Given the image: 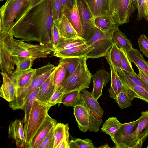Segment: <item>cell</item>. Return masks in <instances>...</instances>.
Wrapping results in <instances>:
<instances>
[{
    "label": "cell",
    "instance_id": "1",
    "mask_svg": "<svg viewBox=\"0 0 148 148\" xmlns=\"http://www.w3.org/2000/svg\"><path fill=\"white\" fill-rule=\"evenodd\" d=\"M54 24L51 0H38L15 21L11 33L25 42L51 43Z\"/></svg>",
    "mask_w": 148,
    "mask_h": 148
},
{
    "label": "cell",
    "instance_id": "2",
    "mask_svg": "<svg viewBox=\"0 0 148 148\" xmlns=\"http://www.w3.org/2000/svg\"><path fill=\"white\" fill-rule=\"evenodd\" d=\"M14 37L10 33L0 30V40L3 42L16 66L27 58L34 60L47 57L55 51L51 43L32 44L21 39H15Z\"/></svg>",
    "mask_w": 148,
    "mask_h": 148
},
{
    "label": "cell",
    "instance_id": "3",
    "mask_svg": "<svg viewBox=\"0 0 148 148\" xmlns=\"http://www.w3.org/2000/svg\"><path fill=\"white\" fill-rule=\"evenodd\" d=\"M56 67L49 63L44 66L36 69L35 74L30 82L19 90L15 95L14 100L9 102L10 107L13 110H23L29 96L34 91L41 86Z\"/></svg>",
    "mask_w": 148,
    "mask_h": 148
},
{
    "label": "cell",
    "instance_id": "4",
    "mask_svg": "<svg viewBox=\"0 0 148 148\" xmlns=\"http://www.w3.org/2000/svg\"><path fill=\"white\" fill-rule=\"evenodd\" d=\"M51 106L49 103H43L37 99L33 104L29 115L23 119L25 148H27L38 130L49 115L48 112Z\"/></svg>",
    "mask_w": 148,
    "mask_h": 148
},
{
    "label": "cell",
    "instance_id": "5",
    "mask_svg": "<svg viewBox=\"0 0 148 148\" xmlns=\"http://www.w3.org/2000/svg\"><path fill=\"white\" fill-rule=\"evenodd\" d=\"M87 59L86 57H82L75 71L66 76L59 87L64 93L74 90L81 91L89 88L92 74L87 66Z\"/></svg>",
    "mask_w": 148,
    "mask_h": 148
},
{
    "label": "cell",
    "instance_id": "6",
    "mask_svg": "<svg viewBox=\"0 0 148 148\" xmlns=\"http://www.w3.org/2000/svg\"><path fill=\"white\" fill-rule=\"evenodd\" d=\"M35 2L25 0H6L0 8V30L11 33L15 21Z\"/></svg>",
    "mask_w": 148,
    "mask_h": 148
},
{
    "label": "cell",
    "instance_id": "7",
    "mask_svg": "<svg viewBox=\"0 0 148 148\" xmlns=\"http://www.w3.org/2000/svg\"><path fill=\"white\" fill-rule=\"evenodd\" d=\"M108 12L119 25L130 21L137 9L136 0H108Z\"/></svg>",
    "mask_w": 148,
    "mask_h": 148
},
{
    "label": "cell",
    "instance_id": "8",
    "mask_svg": "<svg viewBox=\"0 0 148 148\" xmlns=\"http://www.w3.org/2000/svg\"><path fill=\"white\" fill-rule=\"evenodd\" d=\"M114 43L111 36L96 27L92 38L86 42L87 45L91 46L93 48L86 57L88 58L93 59L105 57Z\"/></svg>",
    "mask_w": 148,
    "mask_h": 148
},
{
    "label": "cell",
    "instance_id": "9",
    "mask_svg": "<svg viewBox=\"0 0 148 148\" xmlns=\"http://www.w3.org/2000/svg\"><path fill=\"white\" fill-rule=\"evenodd\" d=\"M139 118L132 122L122 124L111 138L116 148H137L136 142L133 133L137 127Z\"/></svg>",
    "mask_w": 148,
    "mask_h": 148
},
{
    "label": "cell",
    "instance_id": "10",
    "mask_svg": "<svg viewBox=\"0 0 148 148\" xmlns=\"http://www.w3.org/2000/svg\"><path fill=\"white\" fill-rule=\"evenodd\" d=\"M83 30V38L86 42L89 41L95 32L96 26L94 17L85 0H76Z\"/></svg>",
    "mask_w": 148,
    "mask_h": 148
},
{
    "label": "cell",
    "instance_id": "11",
    "mask_svg": "<svg viewBox=\"0 0 148 148\" xmlns=\"http://www.w3.org/2000/svg\"><path fill=\"white\" fill-rule=\"evenodd\" d=\"M57 124V121L49 115L37 131L27 148H39L51 129Z\"/></svg>",
    "mask_w": 148,
    "mask_h": 148
},
{
    "label": "cell",
    "instance_id": "12",
    "mask_svg": "<svg viewBox=\"0 0 148 148\" xmlns=\"http://www.w3.org/2000/svg\"><path fill=\"white\" fill-rule=\"evenodd\" d=\"M73 107L74 114L79 129L83 132H87L89 127V113L82 101L80 94Z\"/></svg>",
    "mask_w": 148,
    "mask_h": 148
},
{
    "label": "cell",
    "instance_id": "13",
    "mask_svg": "<svg viewBox=\"0 0 148 148\" xmlns=\"http://www.w3.org/2000/svg\"><path fill=\"white\" fill-rule=\"evenodd\" d=\"M93 49V47L86 44L80 45L69 48L55 51L53 56L60 58L86 57L87 54Z\"/></svg>",
    "mask_w": 148,
    "mask_h": 148
},
{
    "label": "cell",
    "instance_id": "14",
    "mask_svg": "<svg viewBox=\"0 0 148 148\" xmlns=\"http://www.w3.org/2000/svg\"><path fill=\"white\" fill-rule=\"evenodd\" d=\"M137 145V148H141L148 136V110L143 111L139 118L137 127L133 133Z\"/></svg>",
    "mask_w": 148,
    "mask_h": 148
},
{
    "label": "cell",
    "instance_id": "15",
    "mask_svg": "<svg viewBox=\"0 0 148 148\" xmlns=\"http://www.w3.org/2000/svg\"><path fill=\"white\" fill-rule=\"evenodd\" d=\"M93 82V89L91 94L97 100L102 95V90L104 86L109 81L111 77L106 71L100 69L92 75Z\"/></svg>",
    "mask_w": 148,
    "mask_h": 148
},
{
    "label": "cell",
    "instance_id": "16",
    "mask_svg": "<svg viewBox=\"0 0 148 148\" xmlns=\"http://www.w3.org/2000/svg\"><path fill=\"white\" fill-rule=\"evenodd\" d=\"M9 137L15 141L18 148H25V139L24 128L22 121L16 119L10 123L8 127Z\"/></svg>",
    "mask_w": 148,
    "mask_h": 148
},
{
    "label": "cell",
    "instance_id": "17",
    "mask_svg": "<svg viewBox=\"0 0 148 148\" xmlns=\"http://www.w3.org/2000/svg\"><path fill=\"white\" fill-rule=\"evenodd\" d=\"M94 23L97 28L112 37L114 32L119 29L120 25L115 22L108 12L95 17Z\"/></svg>",
    "mask_w": 148,
    "mask_h": 148
},
{
    "label": "cell",
    "instance_id": "18",
    "mask_svg": "<svg viewBox=\"0 0 148 148\" xmlns=\"http://www.w3.org/2000/svg\"><path fill=\"white\" fill-rule=\"evenodd\" d=\"M36 69L31 68L21 71H15L10 76L14 82L16 88V95L25 87L32 80L35 74Z\"/></svg>",
    "mask_w": 148,
    "mask_h": 148
},
{
    "label": "cell",
    "instance_id": "19",
    "mask_svg": "<svg viewBox=\"0 0 148 148\" xmlns=\"http://www.w3.org/2000/svg\"><path fill=\"white\" fill-rule=\"evenodd\" d=\"M80 95L82 101L88 112L96 118L102 119L103 111L100 106L97 100L85 89L81 91Z\"/></svg>",
    "mask_w": 148,
    "mask_h": 148
},
{
    "label": "cell",
    "instance_id": "20",
    "mask_svg": "<svg viewBox=\"0 0 148 148\" xmlns=\"http://www.w3.org/2000/svg\"><path fill=\"white\" fill-rule=\"evenodd\" d=\"M62 14H64L66 17L78 36L83 38V30L77 5H75L71 9H69L65 6H64Z\"/></svg>",
    "mask_w": 148,
    "mask_h": 148
},
{
    "label": "cell",
    "instance_id": "21",
    "mask_svg": "<svg viewBox=\"0 0 148 148\" xmlns=\"http://www.w3.org/2000/svg\"><path fill=\"white\" fill-rule=\"evenodd\" d=\"M57 66L52 74L39 88L37 95V100L42 102L48 103L54 92L55 87L53 78Z\"/></svg>",
    "mask_w": 148,
    "mask_h": 148
},
{
    "label": "cell",
    "instance_id": "22",
    "mask_svg": "<svg viewBox=\"0 0 148 148\" xmlns=\"http://www.w3.org/2000/svg\"><path fill=\"white\" fill-rule=\"evenodd\" d=\"M3 83L0 88V96L8 102L12 101L15 96L16 88L10 77L5 73L1 72Z\"/></svg>",
    "mask_w": 148,
    "mask_h": 148
},
{
    "label": "cell",
    "instance_id": "23",
    "mask_svg": "<svg viewBox=\"0 0 148 148\" xmlns=\"http://www.w3.org/2000/svg\"><path fill=\"white\" fill-rule=\"evenodd\" d=\"M54 24L58 29L60 36L67 38H82L78 36L64 14H62L59 19L54 21Z\"/></svg>",
    "mask_w": 148,
    "mask_h": 148
},
{
    "label": "cell",
    "instance_id": "24",
    "mask_svg": "<svg viewBox=\"0 0 148 148\" xmlns=\"http://www.w3.org/2000/svg\"><path fill=\"white\" fill-rule=\"evenodd\" d=\"M0 53V67L1 72L10 75L14 71L15 64L11 56L1 40Z\"/></svg>",
    "mask_w": 148,
    "mask_h": 148
},
{
    "label": "cell",
    "instance_id": "25",
    "mask_svg": "<svg viewBox=\"0 0 148 148\" xmlns=\"http://www.w3.org/2000/svg\"><path fill=\"white\" fill-rule=\"evenodd\" d=\"M107 61L110 69L111 85L108 89L110 96L115 99L118 95L122 91L123 84L118 75L117 70L108 60Z\"/></svg>",
    "mask_w": 148,
    "mask_h": 148
},
{
    "label": "cell",
    "instance_id": "26",
    "mask_svg": "<svg viewBox=\"0 0 148 148\" xmlns=\"http://www.w3.org/2000/svg\"><path fill=\"white\" fill-rule=\"evenodd\" d=\"M127 53L131 62L134 63L148 77V61L145 60L139 51L133 48L127 51Z\"/></svg>",
    "mask_w": 148,
    "mask_h": 148
},
{
    "label": "cell",
    "instance_id": "27",
    "mask_svg": "<svg viewBox=\"0 0 148 148\" xmlns=\"http://www.w3.org/2000/svg\"><path fill=\"white\" fill-rule=\"evenodd\" d=\"M123 84L127 88L129 95L132 100L135 98H138L148 103V91L140 86L132 84Z\"/></svg>",
    "mask_w": 148,
    "mask_h": 148
},
{
    "label": "cell",
    "instance_id": "28",
    "mask_svg": "<svg viewBox=\"0 0 148 148\" xmlns=\"http://www.w3.org/2000/svg\"><path fill=\"white\" fill-rule=\"evenodd\" d=\"M94 18L108 12V0H85Z\"/></svg>",
    "mask_w": 148,
    "mask_h": 148
},
{
    "label": "cell",
    "instance_id": "29",
    "mask_svg": "<svg viewBox=\"0 0 148 148\" xmlns=\"http://www.w3.org/2000/svg\"><path fill=\"white\" fill-rule=\"evenodd\" d=\"M122 84L130 83L140 86L148 91V86L139 75H131L121 69L117 70Z\"/></svg>",
    "mask_w": 148,
    "mask_h": 148
},
{
    "label": "cell",
    "instance_id": "30",
    "mask_svg": "<svg viewBox=\"0 0 148 148\" xmlns=\"http://www.w3.org/2000/svg\"><path fill=\"white\" fill-rule=\"evenodd\" d=\"M112 37L114 42L119 48L125 49L127 51L133 48L130 41L125 34L119 29L114 32Z\"/></svg>",
    "mask_w": 148,
    "mask_h": 148
},
{
    "label": "cell",
    "instance_id": "31",
    "mask_svg": "<svg viewBox=\"0 0 148 148\" xmlns=\"http://www.w3.org/2000/svg\"><path fill=\"white\" fill-rule=\"evenodd\" d=\"M83 38H67L60 36L55 51L67 49L81 45L86 43Z\"/></svg>",
    "mask_w": 148,
    "mask_h": 148
},
{
    "label": "cell",
    "instance_id": "32",
    "mask_svg": "<svg viewBox=\"0 0 148 148\" xmlns=\"http://www.w3.org/2000/svg\"><path fill=\"white\" fill-rule=\"evenodd\" d=\"M109 60L117 70L121 69V64L120 48L114 43L108 53L105 57Z\"/></svg>",
    "mask_w": 148,
    "mask_h": 148
},
{
    "label": "cell",
    "instance_id": "33",
    "mask_svg": "<svg viewBox=\"0 0 148 148\" xmlns=\"http://www.w3.org/2000/svg\"><path fill=\"white\" fill-rule=\"evenodd\" d=\"M81 58H61L59 60V64L62 65L66 70V76L75 71L80 62Z\"/></svg>",
    "mask_w": 148,
    "mask_h": 148
},
{
    "label": "cell",
    "instance_id": "34",
    "mask_svg": "<svg viewBox=\"0 0 148 148\" xmlns=\"http://www.w3.org/2000/svg\"><path fill=\"white\" fill-rule=\"evenodd\" d=\"M121 124L117 117H109L103 124L101 130L111 136L117 131Z\"/></svg>",
    "mask_w": 148,
    "mask_h": 148
},
{
    "label": "cell",
    "instance_id": "35",
    "mask_svg": "<svg viewBox=\"0 0 148 148\" xmlns=\"http://www.w3.org/2000/svg\"><path fill=\"white\" fill-rule=\"evenodd\" d=\"M115 99L121 109L125 108L131 106L132 100L129 96L127 88L123 85L122 91Z\"/></svg>",
    "mask_w": 148,
    "mask_h": 148
},
{
    "label": "cell",
    "instance_id": "36",
    "mask_svg": "<svg viewBox=\"0 0 148 148\" xmlns=\"http://www.w3.org/2000/svg\"><path fill=\"white\" fill-rule=\"evenodd\" d=\"M80 92L79 90H74L64 93L61 103L67 106L73 107L79 97Z\"/></svg>",
    "mask_w": 148,
    "mask_h": 148
},
{
    "label": "cell",
    "instance_id": "37",
    "mask_svg": "<svg viewBox=\"0 0 148 148\" xmlns=\"http://www.w3.org/2000/svg\"><path fill=\"white\" fill-rule=\"evenodd\" d=\"M121 62V69L128 73L133 75L136 74L133 70L131 62L127 54V51L125 49L120 48Z\"/></svg>",
    "mask_w": 148,
    "mask_h": 148
},
{
    "label": "cell",
    "instance_id": "38",
    "mask_svg": "<svg viewBox=\"0 0 148 148\" xmlns=\"http://www.w3.org/2000/svg\"><path fill=\"white\" fill-rule=\"evenodd\" d=\"M65 124L58 123L54 129V143L53 148H58L64 138Z\"/></svg>",
    "mask_w": 148,
    "mask_h": 148
},
{
    "label": "cell",
    "instance_id": "39",
    "mask_svg": "<svg viewBox=\"0 0 148 148\" xmlns=\"http://www.w3.org/2000/svg\"><path fill=\"white\" fill-rule=\"evenodd\" d=\"M66 75V71L65 68L62 65L58 64L57 66L53 78L56 90L60 86Z\"/></svg>",
    "mask_w": 148,
    "mask_h": 148
},
{
    "label": "cell",
    "instance_id": "40",
    "mask_svg": "<svg viewBox=\"0 0 148 148\" xmlns=\"http://www.w3.org/2000/svg\"><path fill=\"white\" fill-rule=\"evenodd\" d=\"M70 148H94L95 147L89 139L77 138L69 141Z\"/></svg>",
    "mask_w": 148,
    "mask_h": 148
},
{
    "label": "cell",
    "instance_id": "41",
    "mask_svg": "<svg viewBox=\"0 0 148 148\" xmlns=\"http://www.w3.org/2000/svg\"><path fill=\"white\" fill-rule=\"evenodd\" d=\"M39 88L34 91L29 96L24 106V110L25 115L23 119L26 118L29 114L33 104L37 99V95Z\"/></svg>",
    "mask_w": 148,
    "mask_h": 148
},
{
    "label": "cell",
    "instance_id": "42",
    "mask_svg": "<svg viewBox=\"0 0 148 148\" xmlns=\"http://www.w3.org/2000/svg\"><path fill=\"white\" fill-rule=\"evenodd\" d=\"M52 8L54 21L58 20L62 14L63 7L60 0H51Z\"/></svg>",
    "mask_w": 148,
    "mask_h": 148
},
{
    "label": "cell",
    "instance_id": "43",
    "mask_svg": "<svg viewBox=\"0 0 148 148\" xmlns=\"http://www.w3.org/2000/svg\"><path fill=\"white\" fill-rule=\"evenodd\" d=\"M138 13L137 20L140 21L143 18L147 20V13L145 0H136Z\"/></svg>",
    "mask_w": 148,
    "mask_h": 148
},
{
    "label": "cell",
    "instance_id": "44",
    "mask_svg": "<svg viewBox=\"0 0 148 148\" xmlns=\"http://www.w3.org/2000/svg\"><path fill=\"white\" fill-rule=\"evenodd\" d=\"M55 126L51 129L39 148H53L54 143V129Z\"/></svg>",
    "mask_w": 148,
    "mask_h": 148
},
{
    "label": "cell",
    "instance_id": "45",
    "mask_svg": "<svg viewBox=\"0 0 148 148\" xmlns=\"http://www.w3.org/2000/svg\"><path fill=\"white\" fill-rule=\"evenodd\" d=\"M138 41L140 51L146 56L148 57V38L143 34L138 38Z\"/></svg>",
    "mask_w": 148,
    "mask_h": 148
},
{
    "label": "cell",
    "instance_id": "46",
    "mask_svg": "<svg viewBox=\"0 0 148 148\" xmlns=\"http://www.w3.org/2000/svg\"><path fill=\"white\" fill-rule=\"evenodd\" d=\"M34 60L32 58H27L19 63L16 66L17 71H24L30 69L32 65Z\"/></svg>",
    "mask_w": 148,
    "mask_h": 148
},
{
    "label": "cell",
    "instance_id": "47",
    "mask_svg": "<svg viewBox=\"0 0 148 148\" xmlns=\"http://www.w3.org/2000/svg\"><path fill=\"white\" fill-rule=\"evenodd\" d=\"M64 93L59 88L56 89L48 103L53 106L58 103H61L62 97Z\"/></svg>",
    "mask_w": 148,
    "mask_h": 148
},
{
    "label": "cell",
    "instance_id": "48",
    "mask_svg": "<svg viewBox=\"0 0 148 148\" xmlns=\"http://www.w3.org/2000/svg\"><path fill=\"white\" fill-rule=\"evenodd\" d=\"M51 43L55 48L56 47L60 36L59 31L54 24L52 30Z\"/></svg>",
    "mask_w": 148,
    "mask_h": 148
},
{
    "label": "cell",
    "instance_id": "49",
    "mask_svg": "<svg viewBox=\"0 0 148 148\" xmlns=\"http://www.w3.org/2000/svg\"><path fill=\"white\" fill-rule=\"evenodd\" d=\"M69 127L68 124H65V134L64 140L62 142V145L67 148H70L69 145Z\"/></svg>",
    "mask_w": 148,
    "mask_h": 148
},
{
    "label": "cell",
    "instance_id": "50",
    "mask_svg": "<svg viewBox=\"0 0 148 148\" xmlns=\"http://www.w3.org/2000/svg\"><path fill=\"white\" fill-rule=\"evenodd\" d=\"M63 7L65 6L69 9L73 8L77 4L76 0H60Z\"/></svg>",
    "mask_w": 148,
    "mask_h": 148
},
{
    "label": "cell",
    "instance_id": "51",
    "mask_svg": "<svg viewBox=\"0 0 148 148\" xmlns=\"http://www.w3.org/2000/svg\"><path fill=\"white\" fill-rule=\"evenodd\" d=\"M138 69L139 70V76L148 86V77L140 69Z\"/></svg>",
    "mask_w": 148,
    "mask_h": 148
},
{
    "label": "cell",
    "instance_id": "52",
    "mask_svg": "<svg viewBox=\"0 0 148 148\" xmlns=\"http://www.w3.org/2000/svg\"><path fill=\"white\" fill-rule=\"evenodd\" d=\"M146 9L147 13L148 15V0H145Z\"/></svg>",
    "mask_w": 148,
    "mask_h": 148
},
{
    "label": "cell",
    "instance_id": "53",
    "mask_svg": "<svg viewBox=\"0 0 148 148\" xmlns=\"http://www.w3.org/2000/svg\"><path fill=\"white\" fill-rule=\"evenodd\" d=\"M99 147L102 148H109L110 147L108 146L107 144H105L103 146H101Z\"/></svg>",
    "mask_w": 148,
    "mask_h": 148
},
{
    "label": "cell",
    "instance_id": "54",
    "mask_svg": "<svg viewBox=\"0 0 148 148\" xmlns=\"http://www.w3.org/2000/svg\"><path fill=\"white\" fill-rule=\"evenodd\" d=\"M4 0H0V1H3ZM27 0V1H33V2H35V1H37L38 0Z\"/></svg>",
    "mask_w": 148,
    "mask_h": 148
},
{
    "label": "cell",
    "instance_id": "55",
    "mask_svg": "<svg viewBox=\"0 0 148 148\" xmlns=\"http://www.w3.org/2000/svg\"><path fill=\"white\" fill-rule=\"evenodd\" d=\"M147 20L148 21V15L147 16Z\"/></svg>",
    "mask_w": 148,
    "mask_h": 148
},
{
    "label": "cell",
    "instance_id": "56",
    "mask_svg": "<svg viewBox=\"0 0 148 148\" xmlns=\"http://www.w3.org/2000/svg\"><path fill=\"white\" fill-rule=\"evenodd\" d=\"M147 148H148V145H147Z\"/></svg>",
    "mask_w": 148,
    "mask_h": 148
}]
</instances>
